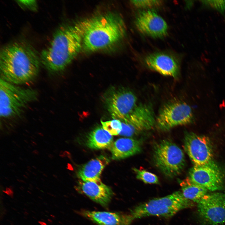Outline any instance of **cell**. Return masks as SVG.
Wrapping results in <instances>:
<instances>
[{
	"instance_id": "6da1fadb",
	"label": "cell",
	"mask_w": 225,
	"mask_h": 225,
	"mask_svg": "<svg viewBox=\"0 0 225 225\" xmlns=\"http://www.w3.org/2000/svg\"><path fill=\"white\" fill-rule=\"evenodd\" d=\"M40 59L29 44L15 42L0 50L1 78L15 85L28 83L38 74Z\"/></svg>"
},
{
	"instance_id": "7a4b0ae2",
	"label": "cell",
	"mask_w": 225,
	"mask_h": 225,
	"mask_svg": "<svg viewBox=\"0 0 225 225\" xmlns=\"http://www.w3.org/2000/svg\"><path fill=\"white\" fill-rule=\"evenodd\" d=\"M82 48L78 23L62 26L56 31L49 45L41 52V62L50 72H59L67 67Z\"/></svg>"
},
{
	"instance_id": "3957f363",
	"label": "cell",
	"mask_w": 225,
	"mask_h": 225,
	"mask_svg": "<svg viewBox=\"0 0 225 225\" xmlns=\"http://www.w3.org/2000/svg\"><path fill=\"white\" fill-rule=\"evenodd\" d=\"M82 34V48L94 52L115 44L124 36V23L118 15L108 12L78 22Z\"/></svg>"
},
{
	"instance_id": "277c9868",
	"label": "cell",
	"mask_w": 225,
	"mask_h": 225,
	"mask_svg": "<svg viewBox=\"0 0 225 225\" xmlns=\"http://www.w3.org/2000/svg\"><path fill=\"white\" fill-rule=\"evenodd\" d=\"M193 205V202L184 197L181 192L178 191L140 204L132 210L130 214L134 220L151 216L170 218Z\"/></svg>"
},
{
	"instance_id": "5b68a950",
	"label": "cell",
	"mask_w": 225,
	"mask_h": 225,
	"mask_svg": "<svg viewBox=\"0 0 225 225\" xmlns=\"http://www.w3.org/2000/svg\"><path fill=\"white\" fill-rule=\"evenodd\" d=\"M38 98L36 91L20 87L0 78V115L8 118L20 115L30 103Z\"/></svg>"
},
{
	"instance_id": "8992f818",
	"label": "cell",
	"mask_w": 225,
	"mask_h": 225,
	"mask_svg": "<svg viewBox=\"0 0 225 225\" xmlns=\"http://www.w3.org/2000/svg\"><path fill=\"white\" fill-rule=\"evenodd\" d=\"M153 159L156 167L169 178L180 174L185 165L184 154L182 149L168 140H161L155 145Z\"/></svg>"
},
{
	"instance_id": "52a82bcc",
	"label": "cell",
	"mask_w": 225,
	"mask_h": 225,
	"mask_svg": "<svg viewBox=\"0 0 225 225\" xmlns=\"http://www.w3.org/2000/svg\"><path fill=\"white\" fill-rule=\"evenodd\" d=\"M194 117L191 107L179 100L171 101L161 108L156 119V123L161 130L167 131L178 126L192 122Z\"/></svg>"
},
{
	"instance_id": "ba28073f",
	"label": "cell",
	"mask_w": 225,
	"mask_h": 225,
	"mask_svg": "<svg viewBox=\"0 0 225 225\" xmlns=\"http://www.w3.org/2000/svg\"><path fill=\"white\" fill-rule=\"evenodd\" d=\"M108 111L114 119L126 118L137 105V98L130 90L124 88H112L104 96Z\"/></svg>"
},
{
	"instance_id": "9c48e42d",
	"label": "cell",
	"mask_w": 225,
	"mask_h": 225,
	"mask_svg": "<svg viewBox=\"0 0 225 225\" xmlns=\"http://www.w3.org/2000/svg\"><path fill=\"white\" fill-rule=\"evenodd\" d=\"M198 216L205 225L225 224V194L206 195L198 203Z\"/></svg>"
},
{
	"instance_id": "30bf717a",
	"label": "cell",
	"mask_w": 225,
	"mask_h": 225,
	"mask_svg": "<svg viewBox=\"0 0 225 225\" xmlns=\"http://www.w3.org/2000/svg\"><path fill=\"white\" fill-rule=\"evenodd\" d=\"M121 121L122 129L120 134L128 137L150 129L156 123L152 108L143 104L137 105L128 117Z\"/></svg>"
},
{
	"instance_id": "8fae6325",
	"label": "cell",
	"mask_w": 225,
	"mask_h": 225,
	"mask_svg": "<svg viewBox=\"0 0 225 225\" xmlns=\"http://www.w3.org/2000/svg\"><path fill=\"white\" fill-rule=\"evenodd\" d=\"M184 141V149L194 165H203L212 161V146L207 137L188 132Z\"/></svg>"
},
{
	"instance_id": "7c38bea8",
	"label": "cell",
	"mask_w": 225,
	"mask_h": 225,
	"mask_svg": "<svg viewBox=\"0 0 225 225\" xmlns=\"http://www.w3.org/2000/svg\"><path fill=\"white\" fill-rule=\"evenodd\" d=\"M189 174L191 181L207 190L213 191L222 188L223 175L213 161L203 165H194Z\"/></svg>"
},
{
	"instance_id": "4fadbf2b",
	"label": "cell",
	"mask_w": 225,
	"mask_h": 225,
	"mask_svg": "<svg viewBox=\"0 0 225 225\" xmlns=\"http://www.w3.org/2000/svg\"><path fill=\"white\" fill-rule=\"evenodd\" d=\"M135 24L140 32L152 37H162L167 33L166 22L152 10L144 11L139 13L136 18Z\"/></svg>"
},
{
	"instance_id": "5bb4252c",
	"label": "cell",
	"mask_w": 225,
	"mask_h": 225,
	"mask_svg": "<svg viewBox=\"0 0 225 225\" xmlns=\"http://www.w3.org/2000/svg\"><path fill=\"white\" fill-rule=\"evenodd\" d=\"M144 61L148 68L162 75L174 78L178 75V62L168 54L160 52L151 53L145 57Z\"/></svg>"
},
{
	"instance_id": "9a60e30c",
	"label": "cell",
	"mask_w": 225,
	"mask_h": 225,
	"mask_svg": "<svg viewBox=\"0 0 225 225\" xmlns=\"http://www.w3.org/2000/svg\"><path fill=\"white\" fill-rule=\"evenodd\" d=\"M78 187L85 194L102 206L108 204L113 195L112 190L102 182L80 181Z\"/></svg>"
},
{
	"instance_id": "2e32d148",
	"label": "cell",
	"mask_w": 225,
	"mask_h": 225,
	"mask_svg": "<svg viewBox=\"0 0 225 225\" xmlns=\"http://www.w3.org/2000/svg\"><path fill=\"white\" fill-rule=\"evenodd\" d=\"M83 215L98 225H130L132 216L119 213L106 211H86Z\"/></svg>"
},
{
	"instance_id": "e0dca14e",
	"label": "cell",
	"mask_w": 225,
	"mask_h": 225,
	"mask_svg": "<svg viewBox=\"0 0 225 225\" xmlns=\"http://www.w3.org/2000/svg\"><path fill=\"white\" fill-rule=\"evenodd\" d=\"M109 162L108 158L100 155L83 165L78 170V176L83 182H101L102 172Z\"/></svg>"
},
{
	"instance_id": "ac0fdd59",
	"label": "cell",
	"mask_w": 225,
	"mask_h": 225,
	"mask_svg": "<svg viewBox=\"0 0 225 225\" xmlns=\"http://www.w3.org/2000/svg\"><path fill=\"white\" fill-rule=\"evenodd\" d=\"M109 149L112 159H123L140 152L141 150V142L134 138H121L113 142Z\"/></svg>"
},
{
	"instance_id": "d6986e66",
	"label": "cell",
	"mask_w": 225,
	"mask_h": 225,
	"mask_svg": "<svg viewBox=\"0 0 225 225\" xmlns=\"http://www.w3.org/2000/svg\"><path fill=\"white\" fill-rule=\"evenodd\" d=\"M113 142L112 136L100 126L89 133L86 145L89 148L93 149H109Z\"/></svg>"
},
{
	"instance_id": "ffe728a7",
	"label": "cell",
	"mask_w": 225,
	"mask_h": 225,
	"mask_svg": "<svg viewBox=\"0 0 225 225\" xmlns=\"http://www.w3.org/2000/svg\"><path fill=\"white\" fill-rule=\"evenodd\" d=\"M181 192L185 198L193 202L198 203L206 195L207 190L193 182L188 177L180 182Z\"/></svg>"
},
{
	"instance_id": "44dd1931",
	"label": "cell",
	"mask_w": 225,
	"mask_h": 225,
	"mask_svg": "<svg viewBox=\"0 0 225 225\" xmlns=\"http://www.w3.org/2000/svg\"><path fill=\"white\" fill-rule=\"evenodd\" d=\"M137 179L147 184H158L159 183L158 177L155 174L145 170L133 168Z\"/></svg>"
},
{
	"instance_id": "7402d4cb",
	"label": "cell",
	"mask_w": 225,
	"mask_h": 225,
	"mask_svg": "<svg viewBox=\"0 0 225 225\" xmlns=\"http://www.w3.org/2000/svg\"><path fill=\"white\" fill-rule=\"evenodd\" d=\"M103 128L112 135L119 134L122 129L121 121L114 119L107 121H101Z\"/></svg>"
},
{
	"instance_id": "603a6c76",
	"label": "cell",
	"mask_w": 225,
	"mask_h": 225,
	"mask_svg": "<svg viewBox=\"0 0 225 225\" xmlns=\"http://www.w3.org/2000/svg\"><path fill=\"white\" fill-rule=\"evenodd\" d=\"M202 2L206 6L212 8L222 14L225 12V0H204Z\"/></svg>"
},
{
	"instance_id": "cb8c5ba5",
	"label": "cell",
	"mask_w": 225,
	"mask_h": 225,
	"mask_svg": "<svg viewBox=\"0 0 225 225\" xmlns=\"http://www.w3.org/2000/svg\"><path fill=\"white\" fill-rule=\"evenodd\" d=\"M131 2L135 6L139 8L156 7L162 3L159 0H133L131 1Z\"/></svg>"
},
{
	"instance_id": "d4e9b609",
	"label": "cell",
	"mask_w": 225,
	"mask_h": 225,
	"mask_svg": "<svg viewBox=\"0 0 225 225\" xmlns=\"http://www.w3.org/2000/svg\"><path fill=\"white\" fill-rule=\"evenodd\" d=\"M16 2L23 8L34 11L37 9L38 4L36 0H17Z\"/></svg>"
},
{
	"instance_id": "484cf974",
	"label": "cell",
	"mask_w": 225,
	"mask_h": 225,
	"mask_svg": "<svg viewBox=\"0 0 225 225\" xmlns=\"http://www.w3.org/2000/svg\"><path fill=\"white\" fill-rule=\"evenodd\" d=\"M3 192L10 197L12 198L13 197V192L10 188H7L6 190Z\"/></svg>"
},
{
	"instance_id": "4316f807",
	"label": "cell",
	"mask_w": 225,
	"mask_h": 225,
	"mask_svg": "<svg viewBox=\"0 0 225 225\" xmlns=\"http://www.w3.org/2000/svg\"><path fill=\"white\" fill-rule=\"evenodd\" d=\"M38 223L41 225H47V224L45 223V222H42V221H39Z\"/></svg>"
},
{
	"instance_id": "83f0119b",
	"label": "cell",
	"mask_w": 225,
	"mask_h": 225,
	"mask_svg": "<svg viewBox=\"0 0 225 225\" xmlns=\"http://www.w3.org/2000/svg\"><path fill=\"white\" fill-rule=\"evenodd\" d=\"M34 152L35 154H38V151H37L36 150H35Z\"/></svg>"
}]
</instances>
